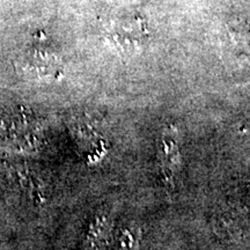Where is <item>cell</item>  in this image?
I'll return each mask as SVG.
<instances>
[{
	"mask_svg": "<svg viewBox=\"0 0 250 250\" xmlns=\"http://www.w3.org/2000/svg\"><path fill=\"white\" fill-rule=\"evenodd\" d=\"M243 132H247V133H250V122H248V123L243 124L242 129H241Z\"/></svg>",
	"mask_w": 250,
	"mask_h": 250,
	"instance_id": "obj_4",
	"label": "cell"
},
{
	"mask_svg": "<svg viewBox=\"0 0 250 250\" xmlns=\"http://www.w3.org/2000/svg\"><path fill=\"white\" fill-rule=\"evenodd\" d=\"M162 164L166 170V177L171 179L173 174L180 167V149L179 146L171 137H166L162 140Z\"/></svg>",
	"mask_w": 250,
	"mask_h": 250,
	"instance_id": "obj_2",
	"label": "cell"
},
{
	"mask_svg": "<svg viewBox=\"0 0 250 250\" xmlns=\"http://www.w3.org/2000/svg\"><path fill=\"white\" fill-rule=\"evenodd\" d=\"M142 241V230L138 225L129 224L118 234L114 250H138Z\"/></svg>",
	"mask_w": 250,
	"mask_h": 250,
	"instance_id": "obj_3",
	"label": "cell"
},
{
	"mask_svg": "<svg viewBox=\"0 0 250 250\" xmlns=\"http://www.w3.org/2000/svg\"><path fill=\"white\" fill-rule=\"evenodd\" d=\"M109 232H110V221L108 214H100L90 228L88 241H87L89 250H101L103 247H105Z\"/></svg>",
	"mask_w": 250,
	"mask_h": 250,
	"instance_id": "obj_1",
	"label": "cell"
}]
</instances>
